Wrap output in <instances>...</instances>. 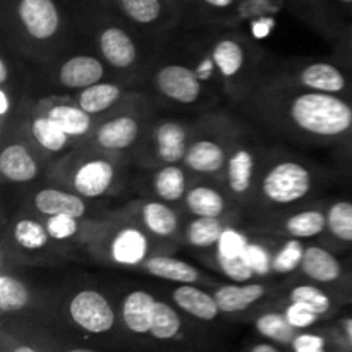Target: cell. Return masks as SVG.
<instances>
[{
  "label": "cell",
  "instance_id": "cell-1",
  "mask_svg": "<svg viewBox=\"0 0 352 352\" xmlns=\"http://www.w3.org/2000/svg\"><path fill=\"white\" fill-rule=\"evenodd\" d=\"M234 110L263 133L301 146L337 148L352 140V98L309 91L261 76Z\"/></svg>",
  "mask_w": 352,
  "mask_h": 352
},
{
  "label": "cell",
  "instance_id": "cell-2",
  "mask_svg": "<svg viewBox=\"0 0 352 352\" xmlns=\"http://www.w3.org/2000/svg\"><path fill=\"white\" fill-rule=\"evenodd\" d=\"M2 45L41 67L72 45L78 26L58 0H0Z\"/></svg>",
  "mask_w": 352,
  "mask_h": 352
},
{
  "label": "cell",
  "instance_id": "cell-3",
  "mask_svg": "<svg viewBox=\"0 0 352 352\" xmlns=\"http://www.w3.org/2000/svg\"><path fill=\"white\" fill-rule=\"evenodd\" d=\"M330 179V172L309 158L270 144L244 219L272 215L318 201Z\"/></svg>",
  "mask_w": 352,
  "mask_h": 352
},
{
  "label": "cell",
  "instance_id": "cell-4",
  "mask_svg": "<svg viewBox=\"0 0 352 352\" xmlns=\"http://www.w3.org/2000/svg\"><path fill=\"white\" fill-rule=\"evenodd\" d=\"M78 34L105 60L117 78L143 86L144 76L162 47L141 36L117 14L100 7H82L76 16Z\"/></svg>",
  "mask_w": 352,
  "mask_h": 352
},
{
  "label": "cell",
  "instance_id": "cell-5",
  "mask_svg": "<svg viewBox=\"0 0 352 352\" xmlns=\"http://www.w3.org/2000/svg\"><path fill=\"white\" fill-rule=\"evenodd\" d=\"M134 175L133 165L127 160L78 144L50 164L45 181L62 186L86 199L109 203L133 189Z\"/></svg>",
  "mask_w": 352,
  "mask_h": 352
},
{
  "label": "cell",
  "instance_id": "cell-6",
  "mask_svg": "<svg viewBox=\"0 0 352 352\" xmlns=\"http://www.w3.org/2000/svg\"><path fill=\"white\" fill-rule=\"evenodd\" d=\"M210 54L222 79L226 100L236 109L254 88L272 62L258 38L237 28H203Z\"/></svg>",
  "mask_w": 352,
  "mask_h": 352
},
{
  "label": "cell",
  "instance_id": "cell-7",
  "mask_svg": "<svg viewBox=\"0 0 352 352\" xmlns=\"http://www.w3.org/2000/svg\"><path fill=\"white\" fill-rule=\"evenodd\" d=\"M143 89L160 109L206 110L219 109V98L201 81L192 65L165 43L155 55L143 81Z\"/></svg>",
  "mask_w": 352,
  "mask_h": 352
},
{
  "label": "cell",
  "instance_id": "cell-8",
  "mask_svg": "<svg viewBox=\"0 0 352 352\" xmlns=\"http://www.w3.org/2000/svg\"><path fill=\"white\" fill-rule=\"evenodd\" d=\"M241 116L232 109L199 112L192 124L191 140L182 165L191 179H213L222 182L229 148L241 126Z\"/></svg>",
  "mask_w": 352,
  "mask_h": 352
},
{
  "label": "cell",
  "instance_id": "cell-9",
  "mask_svg": "<svg viewBox=\"0 0 352 352\" xmlns=\"http://www.w3.org/2000/svg\"><path fill=\"white\" fill-rule=\"evenodd\" d=\"M157 253H174L146 230L116 208L103 222L95 239L85 250V258L107 267L138 272L143 261Z\"/></svg>",
  "mask_w": 352,
  "mask_h": 352
},
{
  "label": "cell",
  "instance_id": "cell-10",
  "mask_svg": "<svg viewBox=\"0 0 352 352\" xmlns=\"http://www.w3.org/2000/svg\"><path fill=\"white\" fill-rule=\"evenodd\" d=\"M153 100L143 88H138L126 96L122 103L102 117H96L91 136L85 141L86 146L127 160L131 164L134 150L155 116Z\"/></svg>",
  "mask_w": 352,
  "mask_h": 352
},
{
  "label": "cell",
  "instance_id": "cell-11",
  "mask_svg": "<svg viewBox=\"0 0 352 352\" xmlns=\"http://www.w3.org/2000/svg\"><path fill=\"white\" fill-rule=\"evenodd\" d=\"M0 244L2 263L10 267H58L72 260V254L52 239L43 220L23 208L3 220Z\"/></svg>",
  "mask_w": 352,
  "mask_h": 352
},
{
  "label": "cell",
  "instance_id": "cell-12",
  "mask_svg": "<svg viewBox=\"0 0 352 352\" xmlns=\"http://www.w3.org/2000/svg\"><path fill=\"white\" fill-rule=\"evenodd\" d=\"M268 148L270 143L265 141L261 131L246 117H243L236 138L229 148L222 184L236 205L243 210L244 215L253 201L258 175Z\"/></svg>",
  "mask_w": 352,
  "mask_h": 352
},
{
  "label": "cell",
  "instance_id": "cell-13",
  "mask_svg": "<svg viewBox=\"0 0 352 352\" xmlns=\"http://www.w3.org/2000/svg\"><path fill=\"white\" fill-rule=\"evenodd\" d=\"M192 124L195 117L188 119L155 113L131 158L134 170H153L165 165L182 164L191 140Z\"/></svg>",
  "mask_w": 352,
  "mask_h": 352
},
{
  "label": "cell",
  "instance_id": "cell-14",
  "mask_svg": "<svg viewBox=\"0 0 352 352\" xmlns=\"http://www.w3.org/2000/svg\"><path fill=\"white\" fill-rule=\"evenodd\" d=\"M263 76L309 91L352 98V72L333 58H272Z\"/></svg>",
  "mask_w": 352,
  "mask_h": 352
},
{
  "label": "cell",
  "instance_id": "cell-15",
  "mask_svg": "<svg viewBox=\"0 0 352 352\" xmlns=\"http://www.w3.org/2000/svg\"><path fill=\"white\" fill-rule=\"evenodd\" d=\"M58 309L67 325L89 337H109L120 329L117 302L96 285H78L64 292Z\"/></svg>",
  "mask_w": 352,
  "mask_h": 352
},
{
  "label": "cell",
  "instance_id": "cell-16",
  "mask_svg": "<svg viewBox=\"0 0 352 352\" xmlns=\"http://www.w3.org/2000/svg\"><path fill=\"white\" fill-rule=\"evenodd\" d=\"M325 205L327 199H318L309 205L296 206L285 212L243 219L239 229L244 230L248 236L294 239L302 243L320 241L327 227Z\"/></svg>",
  "mask_w": 352,
  "mask_h": 352
},
{
  "label": "cell",
  "instance_id": "cell-17",
  "mask_svg": "<svg viewBox=\"0 0 352 352\" xmlns=\"http://www.w3.org/2000/svg\"><path fill=\"white\" fill-rule=\"evenodd\" d=\"M109 10L158 47L186 26L184 12L174 0H110Z\"/></svg>",
  "mask_w": 352,
  "mask_h": 352
},
{
  "label": "cell",
  "instance_id": "cell-18",
  "mask_svg": "<svg viewBox=\"0 0 352 352\" xmlns=\"http://www.w3.org/2000/svg\"><path fill=\"white\" fill-rule=\"evenodd\" d=\"M21 208L34 213L40 219L67 215L74 219H107L113 213L105 201L86 199L54 182L41 181L23 188Z\"/></svg>",
  "mask_w": 352,
  "mask_h": 352
},
{
  "label": "cell",
  "instance_id": "cell-19",
  "mask_svg": "<svg viewBox=\"0 0 352 352\" xmlns=\"http://www.w3.org/2000/svg\"><path fill=\"white\" fill-rule=\"evenodd\" d=\"M43 79L54 91L52 93H78L88 86L96 85L105 79L117 78L112 69L105 64L95 50H76L69 54L67 50L41 65Z\"/></svg>",
  "mask_w": 352,
  "mask_h": 352
},
{
  "label": "cell",
  "instance_id": "cell-20",
  "mask_svg": "<svg viewBox=\"0 0 352 352\" xmlns=\"http://www.w3.org/2000/svg\"><path fill=\"white\" fill-rule=\"evenodd\" d=\"M116 210L120 215L143 227L151 237L168 250L175 251L177 246H182V232L188 215L179 206L148 196H140L127 201L126 205L117 206Z\"/></svg>",
  "mask_w": 352,
  "mask_h": 352
},
{
  "label": "cell",
  "instance_id": "cell-21",
  "mask_svg": "<svg viewBox=\"0 0 352 352\" xmlns=\"http://www.w3.org/2000/svg\"><path fill=\"white\" fill-rule=\"evenodd\" d=\"M12 133L24 138L48 165L78 146V143L54 119L34 105V96H31L23 107L16 126L9 134Z\"/></svg>",
  "mask_w": 352,
  "mask_h": 352
},
{
  "label": "cell",
  "instance_id": "cell-22",
  "mask_svg": "<svg viewBox=\"0 0 352 352\" xmlns=\"http://www.w3.org/2000/svg\"><path fill=\"white\" fill-rule=\"evenodd\" d=\"M298 277L330 289L352 302V265L349 260H340L337 251L322 243L305 244Z\"/></svg>",
  "mask_w": 352,
  "mask_h": 352
},
{
  "label": "cell",
  "instance_id": "cell-23",
  "mask_svg": "<svg viewBox=\"0 0 352 352\" xmlns=\"http://www.w3.org/2000/svg\"><path fill=\"white\" fill-rule=\"evenodd\" d=\"M0 144V177L3 184L28 188L45 181L50 165L24 138L12 133L2 138Z\"/></svg>",
  "mask_w": 352,
  "mask_h": 352
},
{
  "label": "cell",
  "instance_id": "cell-24",
  "mask_svg": "<svg viewBox=\"0 0 352 352\" xmlns=\"http://www.w3.org/2000/svg\"><path fill=\"white\" fill-rule=\"evenodd\" d=\"M282 287L284 282L256 278L250 282H220L212 292L223 316H243L256 313L261 306L277 299Z\"/></svg>",
  "mask_w": 352,
  "mask_h": 352
},
{
  "label": "cell",
  "instance_id": "cell-25",
  "mask_svg": "<svg viewBox=\"0 0 352 352\" xmlns=\"http://www.w3.org/2000/svg\"><path fill=\"white\" fill-rule=\"evenodd\" d=\"M181 210L188 217H219L243 220L244 213L229 196L220 181L192 179L184 196Z\"/></svg>",
  "mask_w": 352,
  "mask_h": 352
},
{
  "label": "cell",
  "instance_id": "cell-26",
  "mask_svg": "<svg viewBox=\"0 0 352 352\" xmlns=\"http://www.w3.org/2000/svg\"><path fill=\"white\" fill-rule=\"evenodd\" d=\"M133 188L140 192V196L160 199L181 208L184 196L191 184V175L182 164L165 165V167L153 168V170L136 172Z\"/></svg>",
  "mask_w": 352,
  "mask_h": 352
},
{
  "label": "cell",
  "instance_id": "cell-27",
  "mask_svg": "<svg viewBox=\"0 0 352 352\" xmlns=\"http://www.w3.org/2000/svg\"><path fill=\"white\" fill-rule=\"evenodd\" d=\"M158 296L150 289H127L117 299L120 330L134 344L148 346L151 325H153L155 302Z\"/></svg>",
  "mask_w": 352,
  "mask_h": 352
},
{
  "label": "cell",
  "instance_id": "cell-28",
  "mask_svg": "<svg viewBox=\"0 0 352 352\" xmlns=\"http://www.w3.org/2000/svg\"><path fill=\"white\" fill-rule=\"evenodd\" d=\"M34 105L54 119L78 144L85 143L95 131L96 117L82 110L74 96L67 93L34 96Z\"/></svg>",
  "mask_w": 352,
  "mask_h": 352
},
{
  "label": "cell",
  "instance_id": "cell-29",
  "mask_svg": "<svg viewBox=\"0 0 352 352\" xmlns=\"http://www.w3.org/2000/svg\"><path fill=\"white\" fill-rule=\"evenodd\" d=\"M282 3L292 16L330 45L347 24V19L332 0H282Z\"/></svg>",
  "mask_w": 352,
  "mask_h": 352
},
{
  "label": "cell",
  "instance_id": "cell-30",
  "mask_svg": "<svg viewBox=\"0 0 352 352\" xmlns=\"http://www.w3.org/2000/svg\"><path fill=\"white\" fill-rule=\"evenodd\" d=\"M50 299L40 298L30 282L24 280L19 268L10 265H0V313L2 318H19Z\"/></svg>",
  "mask_w": 352,
  "mask_h": 352
},
{
  "label": "cell",
  "instance_id": "cell-31",
  "mask_svg": "<svg viewBox=\"0 0 352 352\" xmlns=\"http://www.w3.org/2000/svg\"><path fill=\"white\" fill-rule=\"evenodd\" d=\"M140 274L150 275L158 280L168 282V284H195L203 287L213 289L222 280H217L213 275H208L196 265L181 260L174 253H157L148 258L138 268Z\"/></svg>",
  "mask_w": 352,
  "mask_h": 352
},
{
  "label": "cell",
  "instance_id": "cell-32",
  "mask_svg": "<svg viewBox=\"0 0 352 352\" xmlns=\"http://www.w3.org/2000/svg\"><path fill=\"white\" fill-rule=\"evenodd\" d=\"M277 301L305 305L306 308L313 309L323 320L332 318V316H336L340 311L342 306L349 305L347 299H344L337 292L322 287V285L315 284V282L306 280L302 277H299V280H285L284 287L278 292Z\"/></svg>",
  "mask_w": 352,
  "mask_h": 352
},
{
  "label": "cell",
  "instance_id": "cell-33",
  "mask_svg": "<svg viewBox=\"0 0 352 352\" xmlns=\"http://www.w3.org/2000/svg\"><path fill=\"white\" fill-rule=\"evenodd\" d=\"M138 88H143V86L129 79L110 78L88 86L81 91L72 93V96L82 110L91 113L93 117H102L116 109L119 103H122L126 96Z\"/></svg>",
  "mask_w": 352,
  "mask_h": 352
},
{
  "label": "cell",
  "instance_id": "cell-34",
  "mask_svg": "<svg viewBox=\"0 0 352 352\" xmlns=\"http://www.w3.org/2000/svg\"><path fill=\"white\" fill-rule=\"evenodd\" d=\"M186 318L188 316L170 299L157 298L148 346L170 347L188 342L189 336Z\"/></svg>",
  "mask_w": 352,
  "mask_h": 352
},
{
  "label": "cell",
  "instance_id": "cell-35",
  "mask_svg": "<svg viewBox=\"0 0 352 352\" xmlns=\"http://www.w3.org/2000/svg\"><path fill=\"white\" fill-rule=\"evenodd\" d=\"M239 220L219 217H188L182 232V246H188L201 254H208L219 248L227 230L239 227Z\"/></svg>",
  "mask_w": 352,
  "mask_h": 352
},
{
  "label": "cell",
  "instance_id": "cell-36",
  "mask_svg": "<svg viewBox=\"0 0 352 352\" xmlns=\"http://www.w3.org/2000/svg\"><path fill=\"white\" fill-rule=\"evenodd\" d=\"M168 299L184 313L188 318L199 323H213L222 315L212 289L195 284H174L168 291Z\"/></svg>",
  "mask_w": 352,
  "mask_h": 352
},
{
  "label": "cell",
  "instance_id": "cell-37",
  "mask_svg": "<svg viewBox=\"0 0 352 352\" xmlns=\"http://www.w3.org/2000/svg\"><path fill=\"white\" fill-rule=\"evenodd\" d=\"M327 227L320 243L333 251L352 250V199H327Z\"/></svg>",
  "mask_w": 352,
  "mask_h": 352
},
{
  "label": "cell",
  "instance_id": "cell-38",
  "mask_svg": "<svg viewBox=\"0 0 352 352\" xmlns=\"http://www.w3.org/2000/svg\"><path fill=\"white\" fill-rule=\"evenodd\" d=\"M253 325L254 330L258 332V336L270 340V342L277 344V346L285 347H291L296 336L301 332V330H298L291 322H289L287 315H285L284 311V306H282V302H278L277 299L270 301L268 305L261 306V308L254 313Z\"/></svg>",
  "mask_w": 352,
  "mask_h": 352
},
{
  "label": "cell",
  "instance_id": "cell-39",
  "mask_svg": "<svg viewBox=\"0 0 352 352\" xmlns=\"http://www.w3.org/2000/svg\"><path fill=\"white\" fill-rule=\"evenodd\" d=\"M199 258L210 270L220 274L229 282H250L258 278L256 270L251 265L248 253L237 254V256H227L222 251L215 250L208 254H201Z\"/></svg>",
  "mask_w": 352,
  "mask_h": 352
},
{
  "label": "cell",
  "instance_id": "cell-40",
  "mask_svg": "<svg viewBox=\"0 0 352 352\" xmlns=\"http://www.w3.org/2000/svg\"><path fill=\"white\" fill-rule=\"evenodd\" d=\"M305 244L302 241L277 239V246H268L270 248V274L289 275L292 272H298Z\"/></svg>",
  "mask_w": 352,
  "mask_h": 352
},
{
  "label": "cell",
  "instance_id": "cell-41",
  "mask_svg": "<svg viewBox=\"0 0 352 352\" xmlns=\"http://www.w3.org/2000/svg\"><path fill=\"white\" fill-rule=\"evenodd\" d=\"M330 344H337L332 333L330 336H320V333L301 330L296 336L294 342L291 344V349L292 352H329Z\"/></svg>",
  "mask_w": 352,
  "mask_h": 352
},
{
  "label": "cell",
  "instance_id": "cell-42",
  "mask_svg": "<svg viewBox=\"0 0 352 352\" xmlns=\"http://www.w3.org/2000/svg\"><path fill=\"white\" fill-rule=\"evenodd\" d=\"M282 306H284V311L287 315L289 322L298 330H309L323 320L313 309L306 308L305 305H299V302H282Z\"/></svg>",
  "mask_w": 352,
  "mask_h": 352
},
{
  "label": "cell",
  "instance_id": "cell-43",
  "mask_svg": "<svg viewBox=\"0 0 352 352\" xmlns=\"http://www.w3.org/2000/svg\"><path fill=\"white\" fill-rule=\"evenodd\" d=\"M332 58L352 72V21H347L344 30L332 43Z\"/></svg>",
  "mask_w": 352,
  "mask_h": 352
},
{
  "label": "cell",
  "instance_id": "cell-44",
  "mask_svg": "<svg viewBox=\"0 0 352 352\" xmlns=\"http://www.w3.org/2000/svg\"><path fill=\"white\" fill-rule=\"evenodd\" d=\"M333 162H336V170L342 177L351 179L352 181V140L340 146L333 148Z\"/></svg>",
  "mask_w": 352,
  "mask_h": 352
},
{
  "label": "cell",
  "instance_id": "cell-45",
  "mask_svg": "<svg viewBox=\"0 0 352 352\" xmlns=\"http://www.w3.org/2000/svg\"><path fill=\"white\" fill-rule=\"evenodd\" d=\"M330 333L340 346V349L352 351V316H342L337 320Z\"/></svg>",
  "mask_w": 352,
  "mask_h": 352
},
{
  "label": "cell",
  "instance_id": "cell-46",
  "mask_svg": "<svg viewBox=\"0 0 352 352\" xmlns=\"http://www.w3.org/2000/svg\"><path fill=\"white\" fill-rule=\"evenodd\" d=\"M2 347L3 352H43L38 349L33 342L19 339V337L14 336V332L10 333L7 327H3L2 330Z\"/></svg>",
  "mask_w": 352,
  "mask_h": 352
},
{
  "label": "cell",
  "instance_id": "cell-47",
  "mask_svg": "<svg viewBox=\"0 0 352 352\" xmlns=\"http://www.w3.org/2000/svg\"><path fill=\"white\" fill-rule=\"evenodd\" d=\"M332 3L342 12L347 21H352V0H332Z\"/></svg>",
  "mask_w": 352,
  "mask_h": 352
},
{
  "label": "cell",
  "instance_id": "cell-48",
  "mask_svg": "<svg viewBox=\"0 0 352 352\" xmlns=\"http://www.w3.org/2000/svg\"><path fill=\"white\" fill-rule=\"evenodd\" d=\"M250 352H280V349H278L277 344L267 340V342L254 344V346L250 349Z\"/></svg>",
  "mask_w": 352,
  "mask_h": 352
},
{
  "label": "cell",
  "instance_id": "cell-49",
  "mask_svg": "<svg viewBox=\"0 0 352 352\" xmlns=\"http://www.w3.org/2000/svg\"><path fill=\"white\" fill-rule=\"evenodd\" d=\"M179 7L182 9L186 16V26H188V19H189V12H191V0H174Z\"/></svg>",
  "mask_w": 352,
  "mask_h": 352
},
{
  "label": "cell",
  "instance_id": "cell-50",
  "mask_svg": "<svg viewBox=\"0 0 352 352\" xmlns=\"http://www.w3.org/2000/svg\"><path fill=\"white\" fill-rule=\"evenodd\" d=\"M85 7H100V9H109L110 0H82Z\"/></svg>",
  "mask_w": 352,
  "mask_h": 352
},
{
  "label": "cell",
  "instance_id": "cell-51",
  "mask_svg": "<svg viewBox=\"0 0 352 352\" xmlns=\"http://www.w3.org/2000/svg\"><path fill=\"white\" fill-rule=\"evenodd\" d=\"M64 352H98V351L88 349V347H72V349H65Z\"/></svg>",
  "mask_w": 352,
  "mask_h": 352
},
{
  "label": "cell",
  "instance_id": "cell-52",
  "mask_svg": "<svg viewBox=\"0 0 352 352\" xmlns=\"http://www.w3.org/2000/svg\"><path fill=\"white\" fill-rule=\"evenodd\" d=\"M347 260H349L351 265H352V250H351V254H349V258H347Z\"/></svg>",
  "mask_w": 352,
  "mask_h": 352
},
{
  "label": "cell",
  "instance_id": "cell-53",
  "mask_svg": "<svg viewBox=\"0 0 352 352\" xmlns=\"http://www.w3.org/2000/svg\"><path fill=\"white\" fill-rule=\"evenodd\" d=\"M340 352H352V351H347V349H340Z\"/></svg>",
  "mask_w": 352,
  "mask_h": 352
}]
</instances>
